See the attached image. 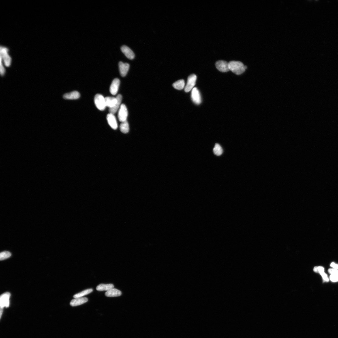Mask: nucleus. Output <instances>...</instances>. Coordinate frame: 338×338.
Masks as SVG:
<instances>
[{
    "mask_svg": "<svg viewBox=\"0 0 338 338\" xmlns=\"http://www.w3.org/2000/svg\"><path fill=\"white\" fill-rule=\"evenodd\" d=\"M229 70L237 75L244 73L247 68V66L244 65L242 62L235 61L229 62Z\"/></svg>",
    "mask_w": 338,
    "mask_h": 338,
    "instance_id": "nucleus-1",
    "label": "nucleus"
},
{
    "mask_svg": "<svg viewBox=\"0 0 338 338\" xmlns=\"http://www.w3.org/2000/svg\"><path fill=\"white\" fill-rule=\"evenodd\" d=\"M9 49L5 47H1V62L6 67H9L11 65L12 62V57L9 54Z\"/></svg>",
    "mask_w": 338,
    "mask_h": 338,
    "instance_id": "nucleus-2",
    "label": "nucleus"
},
{
    "mask_svg": "<svg viewBox=\"0 0 338 338\" xmlns=\"http://www.w3.org/2000/svg\"><path fill=\"white\" fill-rule=\"evenodd\" d=\"M94 101L96 107L99 110L103 111L106 108L105 98L102 95H96L94 98Z\"/></svg>",
    "mask_w": 338,
    "mask_h": 338,
    "instance_id": "nucleus-3",
    "label": "nucleus"
},
{
    "mask_svg": "<svg viewBox=\"0 0 338 338\" xmlns=\"http://www.w3.org/2000/svg\"><path fill=\"white\" fill-rule=\"evenodd\" d=\"M128 115V111L126 105L124 104H121L118 112V117L119 121L122 122L126 121Z\"/></svg>",
    "mask_w": 338,
    "mask_h": 338,
    "instance_id": "nucleus-4",
    "label": "nucleus"
},
{
    "mask_svg": "<svg viewBox=\"0 0 338 338\" xmlns=\"http://www.w3.org/2000/svg\"><path fill=\"white\" fill-rule=\"evenodd\" d=\"M196 79L197 76L194 74L188 77L187 83L185 88V92H188L193 89L195 84Z\"/></svg>",
    "mask_w": 338,
    "mask_h": 338,
    "instance_id": "nucleus-5",
    "label": "nucleus"
},
{
    "mask_svg": "<svg viewBox=\"0 0 338 338\" xmlns=\"http://www.w3.org/2000/svg\"><path fill=\"white\" fill-rule=\"evenodd\" d=\"M10 297V294L8 292L5 293L1 295L0 297L1 309H3L4 307H9Z\"/></svg>",
    "mask_w": 338,
    "mask_h": 338,
    "instance_id": "nucleus-6",
    "label": "nucleus"
},
{
    "mask_svg": "<svg viewBox=\"0 0 338 338\" xmlns=\"http://www.w3.org/2000/svg\"><path fill=\"white\" fill-rule=\"evenodd\" d=\"M216 65L217 69L221 72H225L229 71V63L226 61L219 60L216 62Z\"/></svg>",
    "mask_w": 338,
    "mask_h": 338,
    "instance_id": "nucleus-7",
    "label": "nucleus"
},
{
    "mask_svg": "<svg viewBox=\"0 0 338 338\" xmlns=\"http://www.w3.org/2000/svg\"><path fill=\"white\" fill-rule=\"evenodd\" d=\"M191 96L192 101L195 104L199 105L201 103V97L199 91L196 88L193 89Z\"/></svg>",
    "mask_w": 338,
    "mask_h": 338,
    "instance_id": "nucleus-8",
    "label": "nucleus"
},
{
    "mask_svg": "<svg viewBox=\"0 0 338 338\" xmlns=\"http://www.w3.org/2000/svg\"><path fill=\"white\" fill-rule=\"evenodd\" d=\"M120 84V81L118 78H116L113 80L110 88V91L112 95H115L117 94Z\"/></svg>",
    "mask_w": 338,
    "mask_h": 338,
    "instance_id": "nucleus-9",
    "label": "nucleus"
},
{
    "mask_svg": "<svg viewBox=\"0 0 338 338\" xmlns=\"http://www.w3.org/2000/svg\"><path fill=\"white\" fill-rule=\"evenodd\" d=\"M107 119L109 124L113 129L116 130L117 129V122L114 114L111 113L108 114Z\"/></svg>",
    "mask_w": 338,
    "mask_h": 338,
    "instance_id": "nucleus-10",
    "label": "nucleus"
},
{
    "mask_svg": "<svg viewBox=\"0 0 338 338\" xmlns=\"http://www.w3.org/2000/svg\"><path fill=\"white\" fill-rule=\"evenodd\" d=\"M119 68L121 75L125 77L127 74L130 67V65L128 63H124L120 61L119 64Z\"/></svg>",
    "mask_w": 338,
    "mask_h": 338,
    "instance_id": "nucleus-11",
    "label": "nucleus"
},
{
    "mask_svg": "<svg viewBox=\"0 0 338 338\" xmlns=\"http://www.w3.org/2000/svg\"><path fill=\"white\" fill-rule=\"evenodd\" d=\"M121 50L125 56L130 60H133L135 58V54L133 51L129 47L125 45L122 46Z\"/></svg>",
    "mask_w": 338,
    "mask_h": 338,
    "instance_id": "nucleus-12",
    "label": "nucleus"
},
{
    "mask_svg": "<svg viewBox=\"0 0 338 338\" xmlns=\"http://www.w3.org/2000/svg\"><path fill=\"white\" fill-rule=\"evenodd\" d=\"M117 100V102L114 106L113 108L109 109V112L110 113L114 114L119 111V109L121 105V103L122 99V96L121 94H119L116 97Z\"/></svg>",
    "mask_w": 338,
    "mask_h": 338,
    "instance_id": "nucleus-13",
    "label": "nucleus"
},
{
    "mask_svg": "<svg viewBox=\"0 0 338 338\" xmlns=\"http://www.w3.org/2000/svg\"><path fill=\"white\" fill-rule=\"evenodd\" d=\"M88 301V299L87 298H75L71 301L70 305L72 307H76V306L81 305L87 302Z\"/></svg>",
    "mask_w": 338,
    "mask_h": 338,
    "instance_id": "nucleus-14",
    "label": "nucleus"
},
{
    "mask_svg": "<svg viewBox=\"0 0 338 338\" xmlns=\"http://www.w3.org/2000/svg\"><path fill=\"white\" fill-rule=\"evenodd\" d=\"M80 96V94L77 91H74L65 94L63 95V97L66 99L74 100L78 99Z\"/></svg>",
    "mask_w": 338,
    "mask_h": 338,
    "instance_id": "nucleus-15",
    "label": "nucleus"
},
{
    "mask_svg": "<svg viewBox=\"0 0 338 338\" xmlns=\"http://www.w3.org/2000/svg\"><path fill=\"white\" fill-rule=\"evenodd\" d=\"M121 295L122 292L114 288L107 291L105 293V295L108 297H119Z\"/></svg>",
    "mask_w": 338,
    "mask_h": 338,
    "instance_id": "nucleus-16",
    "label": "nucleus"
},
{
    "mask_svg": "<svg viewBox=\"0 0 338 338\" xmlns=\"http://www.w3.org/2000/svg\"><path fill=\"white\" fill-rule=\"evenodd\" d=\"M105 100L106 107H108L109 109L114 107L117 102V100L116 98L112 97H105Z\"/></svg>",
    "mask_w": 338,
    "mask_h": 338,
    "instance_id": "nucleus-17",
    "label": "nucleus"
},
{
    "mask_svg": "<svg viewBox=\"0 0 338 338\" xmlns=\"http://www.w3.org/2000/svg\"><path fill=\"white\" fill-rule=\"evenodd\" d=\"M114 288V285L112 284H101L98 285L96 288V290L99 291H108Z\"/></svg>",
    "mask_w": 338,
    "mask_h": 338,
    "instance_id": "nucleus-18",
    "label": "nucleus"
},
{
    "mask_svg": "<svg viewBox=\"0 0 338 338\" xmlns=\"http://www.w3.org/2000/svg\"><path fill=\"white\" fill-rule=\"evenodd\" d=\"M185 81L184 80H180L174 82L173 86L175 89L178 90L183 89L185 86Z\"/></svg>",
    "mask_w": 338,
    "mask_h": 338,
    "instance_id": "nucleus-19",
    "label": "nucleus"
},
{
    "mask_svg": "<svg viewBox=\"0 0 338 338\" xmlns=\"http://www.w3.org/2000/svg\"><path fill=\"white\" fill-rule=\"evenodd\" d=\"M121 132L124 133H128L129 130V125L127 121L122 122L120 126Z\"/></svg>",
    "mask_w": 338,
    "mask_h": 338,
    "instance_id": "nucleus-20",
    "label": "nucleus"
},
{
    "mask_svg": "<svg viewBox=\"0 0 338 338\" xmlns=\"http://www.w3.org/2000/svg\"><path fill=\"white\" fill-rule=\"evenodd\" d=\"M93 291L92 289H89L84 290L82 292L77 294L73 296V298H82L84 296L87 295L92 292Z\"/></svg>",
    "mask_w": 338,
    "mask_h": 338,
    "instance_id": "nucleus-21",
    "label": "nucleus"
},
{
    "mask_svg": "<svg viewBox=\"0 0 338 338\" xmlns=\"http://www.w3.org/2000/svg\"><path fill=\"white\" fill-rule=\"evenodd\" d=\"M214 153L217 156H219L222 154L223 150L222 147L218 143L216 144L213 149Z\"/></svg>",
    "mask_w": 338,
    "mask_h": 338,
    "instance_id": "nucleus-22",
    "label": "nucleus"
},
{
    "mask_svg": "<svg viewBox=\"0 0 338 338\" xmlns=\"http://www.w3.org/2000/svg\"><path fill=\"white\" fill-rule=\"evenodd\" d=\"M11 253L8 251L2 252L0 254V260H4L8 258L11 256Z\"/></svg>",
    "mask_w": 338,
    "mask_h": 338,
    "instance_id": "nucleus-23",
    "label": "nucleus"
},
{
    "mask_svg": "<svg viewBox=\"0 0 338 338\" xmlns=\"http://www.w3.org/2000/svg\"><path fill=\"white\" fill-rule=\"evenodd\" d=\"M313 271L316 273H320L324 271V268L322 267H314Z\"/></svg>",
    "mask_w": 338,
    "mask_h": 338,
    "instance_id": "nucleus-24",
    "label": "nucleus"
},
{
    "mask_svg": "<svg viewBox=\"0 0 338 338\" xmlns=\"http://www.w3.org/2000/svg\"><path fill=\"white\" fill-rule=\"evenodd\" d=\"M328 271L331 275L338 276V270L334 269H330Z\"/></svg>",
    "mask_w": 338,
    "mask_h": 338,
    "instance_id": "nucleus-25",
    "label": "nucleus"
},
{
    "mask_svg": "<svg viewBox=\"0 0 338 338\" xmlns=\"http://www.w3.org/2000/svg\"><path fill=\"white\" fill-rule=\"evenodd\" d=\"M319 273L321 274L324 281L326 282L329 281V279L324 271L320 272Z\"/></svg>",
    "mask_w": 338,
    "mask_h": 338,
    "instance_id": "nucleus-26",
    "label": "nucleus"
},
{
    "mask_svg": "<svg viewBox=\"0 0 338 338\" xmlns=\"http://www.w3.org/2000/svg\"><path fill=\"white\" fill-rule=\"evenodd\" d=\"M330 280L333 282L338 281V276L331 275L330 277Z\"/></svg>",
    "mask_w": 338,
    "mask_h": 338,
    "instance_id": "nucleus-27",
    "label": "nucleus"
},
{
    "mask_svg": "<svg viewBox=\"0 0 338 338\" xmlns=\"http://www.w3.org/2000/svg\"><path fill=\"white\" fill-rule=\"evenodd\" d=\"M331 266L334 268V269L337 270L338 269V265L336 264L334 262H333L330 265Z\"/></svg>",
    "mask_w": 338,
    "mask_h": 338,
    "instance_id": "nucleus-28",
    "label": "nucleus"
}]
</instances>
